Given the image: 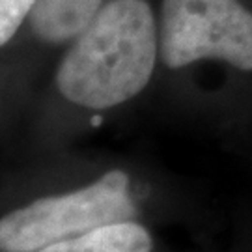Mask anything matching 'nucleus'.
Returning <instances> with one entry per match:
<instances>
[{"label": "nucleus", "mask_w": 252, "mask_h": 252, "mask_svg": "<svg viewBox=\"0 0 252 252\" xmlns=\"http://www.w3.org/2000/svg\"><path fill=\"white\" fill-rule=\"evenodd\" d=\"M159 53V23L146 0H107L69 41L54 73L65 103L103 112L146 90Z\"/></svg>", "instance_id": "1"}, {"label": "nucleus", "mask_w": 252, "mask_h": 252, "mask_svg": "<svg viewBox=\"0 0 252 252\" xmlns=\"http://www.w3.org/2000/svg\"><path fill=\"white\" fill-rule=\"evenodd\" d=\"M140 215L133 178L118 166L79 185L9 189L0 196V252H36Z\"/></svg>", "instance_id": "2"}, {"label": "nucleus", "mask_w": 252, "mask_h": 252, "mask_svg": "<svg viewBox=\"0 0 252 252\" xmlns=\"http://www.w3.org/2000/svg\"><path fill=\"white\" fill-rule=\"evenodd\" d=\"M159 53L168 69L222 60L252 73V11L241 0H162Z\"/></svg>", "instance_id": "3"}, {"label": "nucleus", "mask_w": 252, "mask_h": 252, "mask_svg": "<svg viewBox=\"0 0 252 252\" xmlns=\"http://www.w3.org/2000/svg\"><path fill=\"white\" fill-rule=\"evenodd\" d=\"M107 0H36L30 13L32 34L49 45L69 43L95 17Z\"/></svg>", "instance_id": "4"}, {"label": "nucleus", "mask_w": 252, "mask_h": 252, "mask_svg": "<svg viewBox=\"0 0 252 252\" xmlns=\"http://www.w3.org/2000/svg\"><path fill=\"white\" fill-rule=\"evenodd\" d=\"M36 252H155V239L142 220H122L51 243Z\"/></svg>", "instance_id": "5"}, {"label": "nucleus", "mask_w": 252, "mask_h": 252, "mask_svg": "<svg viewBox=\"0 0 252 252\" xmlns=\"http://www.w3.org/2000/svg\"><path fill=\"white\" fill-rule=\"evenodd\" d=\"M36 0H0V47L9 43L30 19Z\"/></svg>", "instance_id": "6"}]
</instances>
